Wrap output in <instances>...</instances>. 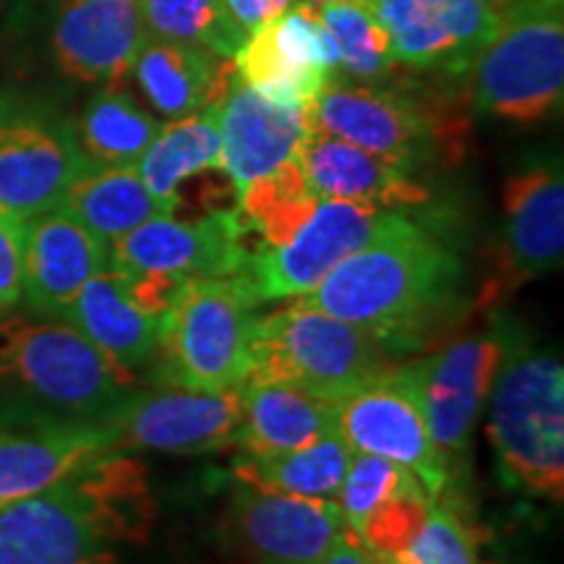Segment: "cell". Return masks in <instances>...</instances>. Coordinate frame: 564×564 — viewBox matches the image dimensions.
Here are the masks:
<instances>
[{
  "instance_id": "obj_1",
  "label": "cell",
  "mask_w": 564,
  "mask_h": 564,
  "mask_svg": "<svg viewBox=\"0 0 564 564\" xmlns=\"http://www.w3.org/2000/svg\"><path fill=\"white\" fill-rule=\"evenodd\" d=\"M460 285V259L411 217L387 212L369 243L295 301L358 324L390 350H405L449 314Z\"/></svg>"
},
{
  "instance_id": "obj_2",
  "label": "cell",
  "mask_w": 564,
  "mask_h": 564,
  "mask_svg": "<svg viewBox=\"0 0 564 564\" xmlns=\"http://www.w3.org/2000/svg\"><path fill=\"white\" fill-rule=\"evenodd\" d=\"M152 518L141 463L108 453L51 489L0 505V564H116V549L144 541Z\"/></svg>"
},
{
  "instance_id": "obj_3",
  "label": "cell",
  "mask_w": 564,
  "mask_h": 564,
  "mask_svg": "<svg viewBox=\"0 0 564 564\" xmlns=\"http://www.w3.org/2000/svg\"><path fill=\"white\" fill-rule=\"evenodd\" d=\"M314 131L361 147L405 171H421L436 160L455 162L465 150L468 121L449 95H434L411 84H364L329 74L308 108Z\"/></svg>"
},
{
  "instance_id": "obj_4",
  "label": "cell",
  "mask_w": 564,
  "mask_h": 564,
  "mask_svg": "<svg viewBox=\"0 0 564 564\" xmlns=\"http://www.w3.org/2000/svg\"><path fill=\"white\" fill-rule=\"evenodd\" d=\"M257 306L238 274L183 282L160 316V384L199 392L238 390L251 377Z\"/></svg>"
},
{
  "instance_id": "obj_5",
  "label": "cell",
  "mask_w": 564,
  "mask_h": 564,
  "mask_svg": "<svg viewBox=\"0 0 564 564\" xmlns=\"http://www.w3.org/2000/svg\"><path fill=\"white\" fill-rule=\"evenodd\" d=\"M476 116L533 126L562 110L564 0L505 6L489 45L468 70Z\"/></svg>"
},
{
  "instance_id": "obj_6",
  "label": "cell",
  "mask_w": 564,
  "mask_h": 564,
  "mask_svg": "<svg viewBox=\"0 0 564 564\" xmlns=\"http://www.w3.org/2000/svg\"><path fill=\"white\" fill-rule=\"evenodd\" d=\"M133 373L97 350L74 324L3 316L0 319V384L32 403L97 421L131 390Z\"/></svg>"
},
{
  "instance_id": "obj_7",
  "label": "cell",
  "mask_w": 564,
  "mask_h": 564,
  "mask_svg": "<svg viewBox=\"0 0 564 564\" xmlns=\"http://www.w3.org/2000/svg\"><path fill=\"white\" fill-rule=\"evenodd\" d=\"M390 352L358 324L295 301L259 319L249 379L293 384L337 405L390 369Z\"/></svg>"
},
{
  "instance_id": "obj_8",
  "label": "cell",
  "mask_w": 564,
  "mask_h": 564,
  "mask_svg": "<svg viewBox=\"0 0 564 564\" xmlns=\"http://www.w3.org/2000/svg\"><path fill=\"white\" fill-rule=\"evenodd\" d=\"M489 440L499 474L514 489L562 502L564 369L546 352H523L499 366L491 392Z\"/></svg>"
},
{
  "instance_id": "obj_9",
  "label": "cell",
  "mask_w": 564,
  "mask_h": 564,
  "mask_svg": "<svg viewBox=\"0 0 564 564\" xmlns=\"http://www.w3.org/2000/svg\"><path fill=\"white\" fill-rule=\"evenodd\" d=\"M337 432L352 453L379 455L403 465L432 499H440L447 489L449 463L429 432L419 364L390 366L337 403Z\"/></svg>"
},
{
  "instance_id": "obj_10",
  "label": "cell",
  "mask_w": 564,
  "mask_h": 564,
  "mask_svg": "<svg viewBox=\"0 0 564 564\" xmlns=\"http://www.w3.org/2000/svg\"><path fill=\"white\" fill-rule=\"evenodd\" d=\"M241 387L199 392L160 384L112 403L97 423L112 434L116 453L154 449L173 455H204L238 447L241 434Z\"/></svg>"
},
{
  "instance_id": "obj_11",
  "label": "cell",
  "mask_w": 564,
  "mask_h": 564,
  "mask_svg": "<svg viewBox=\"0 0 564 564\" xmlns=\"http://www.w3.org/2000/svg\"><path fill=\"white\" fill-rule=\"evenodd\" d=\"M246 225L238 209H212L196 220L154 217L108 246V267L131 280H165L183 285L196 278H230L241 272Z\"/></svg>"
},
{
  "instance_id": "obj_12",
  "label": "cell",
  "mask_w": 564,
  "mask_h": 564,
  "mask_svg": "<svg viewBox=\"0 0 564 564\" xmlns=\"http://www.w3.org/2000/svg\"><path fill=\"white\" fill-rule=\"evenodd\" d=\"M384 215L387 209L369 204L322 199L291 241L259 246L251 251L238 278L259 303L301 299L312 293L352 251L369 243Z\"/></svg>"
},
{
  "instance_id": "obj_13",
  "label": "cell",
  "mask_w": 564,
  "mask_h": 564,
  "mask_svg": "<svg viewBox=\"0 0 564 564\" xmlns=\"http://www.w3.org/2000/svg\"><path fill=\"white\" fill-rule=\"evenodd\" d=\"M398 63L415 74L463 79L502 17L499 0H371Z\"/></svg>"
},
{
  "instance_id": "obj_14",
  "label": "cell",
  "mask_w": 564,
  "mask_h": 564,
  "mask_svg": "<svg viewBox=\"0 0 564 564\" xmlns=\"http://www.w3.org/2000/svg\"><path fill=\"white\" fill-rule=\"evenodd\" d=\"M232 68L270 100L312 108L337 70L335 40L319 9L301 0L295 9L257 26L232 58Z\"/></svg>"
},
{
  "instance_id": "obj_15",
  "label": "cell",
  "mask_w": 564,
  "mask_h": 564,
  "mask_svg": "<svg viewBox=\"0 0 564 564\" xmlns=\"http://www.w3.org/2000/svg\"><path fill=\"white\" fill-rule=\"evenodd\" d=\"M89 165L68 126L0 100V207L21 217L61 207Z\"/></svg>"
},
{
  "instance_id": "obj_16",
  "label": "cell",
  "mask_w": 564,
  "mask_h": 564,
  "mask_svg": "<svg viewBox=\"0 0 564 564\" xmlns=\"http://www.w3.org/2000/svg\"><path fill=\"white\" fill-rule=\"evenodd\" d=\"M505 352L502 337L481 333L463 337L419 364L423 413L447 463L468 449L470 432L489 400Z\"/></svg>"
},
{
  "instance_id": "obj_17",
  "label": "cell",
  "mask_w": 564,
  "mask_h": 564,
  "mask_svg": "<svg viewBox=\"0 0 564 564\" xmlns=\"http://www.w3.org/2000/svg\"><path fill=\"white\" fill-rule=\"evenodd\" d=\"M150 37L139 0H58L53 19V58L68 79L123 84Z\"/></svg>"
},
{
  "instance_id": "obj_18",
  "label": "cell",
  "mask_w": 564,
  "mask_h": 564,
  "mask_svg": "<svg viewBox=\"0 0 564 564\" xmlns=\"http://www.w3.org/2000/svg\"><path fill=\"white\" fill-rule=\"evenodd\" d=\"M232 512L257 564H324L335 539L348 528L337 499L299 497L246 481Z\"/></svg>"
},
{
  "instance_id": "obj_19",
  "label": "cell",
  "mask_w": 564,
  "mask_h": 564,
  "mask_svg": "<svg viewBox=\"0 0 564 564\" xmlns=\"http://www.w3.org/2000/svg\"><path fill=\"white\" fill-rule=\"evenodd\" d=\"M505 291L554 272L564 257V175L560 160H533L514 171L502 196Z\"/></svg>"
},
{
  "instance_id": "obj_20",
  "label": "cell",
  "mask_w": 564,
  "mask_h": 564,
  "mask_svg": "<svg viewBox=\"0 0 564 564\" xmlns=\"http://www.w3.org/2000/svg\"><path fill=\"white\" fill-rule=\"evenodd\" d=\"M312 131L308 108L274 102L249 87L232 68L220 100L223 173L236 194L299 154Z\"/></svg>"
},
{
  "instance_id": "obj_21",
  "label": "cell",
  "mask_w": 564,
  "mask_h": 564,
  "mask_svg": "<svg viewBox=\"0 0 564 564\" xmlns=\"http://www.w3.org/2000/svg\"><path fill=\"white\" fill-rule=\"evenodd\" d=\"M108 267V241L63 207L26 217L24 291L42 316H63L87 282Z\"/></svg>"
},
{
  "instance_id": "obj_22",
  "label": "cell",
  "mask_w": 564,
  "mask_h": 564,
  "mask_svg": "<svg viewBox=\"0 0 564 564\" xmlns=\"http://www.w3.org/2000/svg\"><path fill=\"white\" fill-rule=\"evenodd\" d=\"M295 158L322 199L358 202L387 212L421 207L432 199L429 188L403 165L329 133L308 131Z\"/></svg>"
},
{
  "instance_id": "obj_23",
  "label": "cell",
  "mask_w": 564,
  "mask_h": 564,
  "mask_svg": "<svg viewBox=\"0 0 564 564\" xmlns=\"http://www.w3.org/2000/svg\"><path fill=\"white\" fill-rule=\"evenodd\" d=\"M108 453H116L112 434L97 421L0 432V505L51 489Z\"/></svg>"
},
{
  "instance_id": "obj_24",
  "label": "cell",
  "mask_w": 564,
  "mask_h": 564,
  "mask_svg": "<svg viewBox=\"0 0 564 564\" xmlns=\"http://www.w3.org/2000/svg\"><path fill=\"white\" fill-rule=\"evenodd\" d=\"M232 61L220 58L194 42L152 34L131 66V76L160 116L186 118L215 105L225 95Z\"/></svg>"
},
{
  "instance_id": "obj_25",
  "label": "cell",
  "mask_w": 564,
  "mask_h": 564,
  "mask_svg": "<svg viewBox=\"0 0 564 564\" xmlns=\"http://www.w3.org/2000/svg\"><path fill=\"white\" fill-rule=\"evenodd\" d=\"M63 319L126 371L144 366L158 352L160 316L147 312L123 274L110 267L82 288Z\"/></svg>"
},
{
  "instance_id": "obj_26",
  "label": "cell",
  "mask_w": 564,
  "mask_h": 564,
  "mask_svg": "<svg viewBox=\"0 0 564 564\" xmlns=\"http://www.w3.org/2000/svg\"><path fill=\"white\" fill-rule=\"evenodd\" d=\"M241 434L246 455H280L314 442L337 429V405L272 379H246L241 384Z\"/></svg>"
},
{
  "instance_id": "obj_27",
  "label": "cell",
  "mask_w": 564,
  "mask_h": 564,
  "mask_svg": "<svg viewBox=\"0 0 564 564\" xmlns=\"http://www.w3.org/2000/svg\"><path fill=\"white\" fill-rule=\"evenodd\" d=\"M61 207L108 246L139 225L175 212L147 188L137 165H89L70 181Z\"/></svg>"
},
{
  "instance_id": "obj_28",
  "label": "cell",
  "mask_w": 564,
  "mask_h": 564,
  "mask_svg": "<svg viewBox=\"0 0 564 564\" xmlns=\"http://www.w3.org/2000/svg\"><path fill=\"white\" fill-rule=\"evenodd\" d=\"M220 100L186 118L162 123L144 158L139 160L141 181L173 209L181 207V186L188 178L223 171Z\"/></svg>"
},
{
  "instance_id": "obj_29",
  "label": "cell",
  "mask_w": 564,
  "mask_h": 564,
  "mask_svg": "<svg viewBox=\"0 0 564 564\" xmlns=\"http://www.w3.org/2000/svg\"><path fill=\"white\" fill-rule=\"evenodd\" d=\"M160 126L123 84H108L89 97L70 131L91 165L126 167L139 165Z\"/></svg>"
},
{
  "instance_id": "obj_30",
  "label": "cell",
  "mask_w": 564,
  "mask_h": 564,
  "mask_svg": "<svg viewBox=\"0 0 564 564\" xmlns=\"http://www.w3.org/2000/svg\"><path fill=\"white\" fill-rule=\"evenodd\" d=\"M352 460L350 444L333 432L316 436L314 442L280 455H243L236 463V476L246 484L267 489L299 494V497L335 499Z\"/></svg>"
},
{
  "instance_id": "obj_31",
  "label": "cell",
  "mask_w": 564,
  "mask_h": 564,
  "mask_svg": "<svg viewBox=\"0 0 564 564\" xmlns=\"http://www.w3.org/2000/svg\"><path fill=\"white\" fill-rule=\"evenodd\" d=\"M324 26L335 40L337 70L352 82H394L400 63L394 58L392 40L373 11L371 0H337L319 9Z\"/></svg>"
},
{
  "instance_id": "obj_32",
  "label": "cell",
  "mask_w": 564,
  "mask_h": 564,
  "mask_svg": "<svg viewBox=\"0 0 564 564\" xmlns=\"http://www.w3.org/2000/svg\"><path fill=\"white\" fill-rule=\"evenodd\" d=\"M322 196L314 192L299 158L282 162L238 194V212L249 230L262 236V246H280L314 215Z\"/></svg>"
},
{
  "instance_id": "obj_33",
  "label": "cell",
  "mask_w": 564,
  "mask_h": 564,
  "mask_svg": "<svg viewBox=\"0 0 564 564\" xmlns=\"http://www.w3.org/2000/svg\"><path fill=\"white\" fill-rule=\"evenodd\" d=\"M152 34L194 42L232 61L249 32L232 19L225 0H139Z\"/></svg>"
},
{
  "instance_id": "obj_34",
  "label": "cell",
  "mask_w": 564,
  "mask_h": 564,
  "mask_svg": "<svg viewBox=\"0 0 564 564\" xmlns=\"http://www.w3.org/2000/svg\"><path fill=\"white\" fill-rule=\"evenodd\" d=\"M415 481L419 478L411 470L387 460V457L352 453L350 468L343 478L340 491H337V505L345 514V525L356 531L373 510H379Z\"/></svg>"
},
{
  "instance_id": "obj_35",
  "label": "cell",
  "mask_w": 564,
  "mask_h": 564,
  "mask_svg": "<svg viewBox=\"0 0 564 564\" xmlns=\"http://www.w3.org/2000/svg\"><path fill=\"white\" fill-rule=\"evenodd\" d=\"M382 564H478V554L468 525L434 499L411 544Z\"/></svg>"
},
{
  "instance_id": "obj_36",
  "label": "cell",
  "mask_w": 564,
  "mask_h": 564,
  "mask_svg": "<svg viewBox=\"0 0 564 564\" xmlns=\"http://www.w3.org/2000/svg\"><path fill=\"white\" fill-rule=\"evenodd\" d=\"M26 217L0 207V312H9L24 291Z\"/></svg>"
},
{
  "instance_id": "obj_37",
  "label": "cell",
  "mask_w": 564,
  "mask_h": 564,
  "mask_svg": "<svg viewBox=\"0 0 564 564\" xmlns=\"http://www.w3.org/2000/svg\"><path fill=\"white\" fill-rule=\"evenodd\" d=\"M301 0H225L232 19L243 26L246 32H253L257 26L267 24V21L282 17L291 9H295Z\"/></svg>"
},
{
  "instance_id": "obj_38",
  "label": "cell",
  "mask_w": 564,
  "mask_h": 564,
  "mask_svg": "<svg viewBox=\"0 0 564 564\" xmlns=\"http://www.w3.org/2000/svg\"><path fill=\"white\" fill-rule=\"evenodd\" d=\"M324 564H377V562L371 560V554L366 552L361 541L356 539V533H352L350 528H345V531L335 539V544L329 549Z\"/></svg>"
},
{
  "instance_id": "obj_39",
  "label": "cell",
  "mask_w": 564,
  "mask_h": 564,
  "mask_svg": "<svg viewBox=\"0 0 564 564\" xmlns=\"http://www.w3.org/2000/svg\"><path fill=\"white\" fill-rule=\"evenodd\" d=\"M306 3H312L314 9H322V6H327V3H337V0H306Z\"/></svg>"
},
{
  "instance_id": "obj_40",
  "label": "cell",
  "mask_w": 564,
  "mask_h": 564,
  "mask_svg": "<svg viewBox=\"0 0 564 564\" xmlns=\"http://www.w3.org/2000/svg\"><path fill=\"white\" fill-rule=\"evenodd\" d=\"M512 3H520V0H499V6H502V9H505V6H512Z\"/></svg>"
},
{
  "instance_id": "obj_41",
  "label": "cell",
  "mask_w": 564,
  "mask_h": 564,
  "mask_svg": "<svg viewBox=\"0 0 564 564\" xmlns=\"http://www.w3.org/2000/svg\"><path fill=\"white\" fill-rule=\"evenodd\" d=\"M486 564H499V562H486Z\"/></svg>"
},
{
  "instance_id": "obj_42",
  "label": "cell",
  "mask_w": 564,
  "mask_h": 564,
  "mask_svg": "<svg viewBox=\"0 0 564 564\" xmlns=\"http://www.w3.org/2000/svg\"><path fill=\"white\" fill-rule=\"evenodd\" d=\"M371 560H373V556H371ZM373 562H377V560H373ZM377 564H382V562H377Z\"/></svg>"
},
{
  "instance_id": "obj_43",
  "label": "cell",
  "mask_w": 564,
  "mask_h": 564,
  "mask_svg": "<svg viewBox=\"0 0 564 564\" xmlns=\"http://www.w3.org/2000/svg\"><path fill=\"white\" fill-rule=\"evenodd\" d=\"M0 6H3V0H0Z\"/></svg>"
}]
</instances>
